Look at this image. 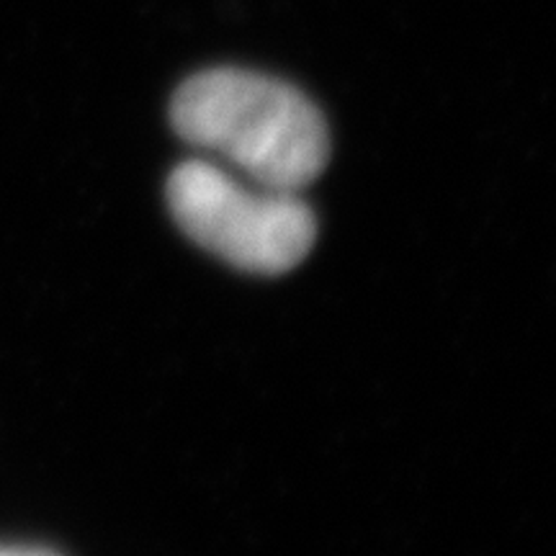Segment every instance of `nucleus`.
Here are the masks:
<instances>
[{
    "label": "nucleus",
    "mask_w": 556,
    "mask_h": 556,
    "mask_svg": "<svg viewBox=\"0 0 556 556\" xmlns=\"http://www.w3.org/2000/svg\"><path fill=\"white\" fill-rule=\"evenodd\" d=\"M173 127L240 176L299 191L328 163V129L307 96L253 70L193 75L170 106Z\"/></svg>",
    "instance_id": "f257e3e1"
},
{
    "label": "nucleus",
    "mask_w": 556,
    "mask_h": 556,
    "mask_svg": "<svg viewBox=\"0 0 556 556\" xmlns=\"http://www.w3.org/2000/svg\"><path fill=\"white\" fill-rule=\"evenodd\" d=\"M168 204L193 242L253 274L299 266L317 235L299 191L258 184L208 157L186 160L170 173Z\"/></svg>",
    "instance_id": "f03ea898"
},
{
    "label": "nucleus",
    "mask_w": 556,
    "mask_h": 556,
    "mask_svg": "<svg viewBox=\"0 0 556 556\" xmlns=\"http://www.w3.org/2000/svg\"><path fill=\"white\" fill-rule=\"evenodd\" d=\"M0 556H58L45 548H26V546H0Z\"/></svg>",
    "instance_id": "7ed1b4c3"
}]
</instances>
